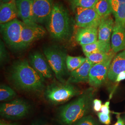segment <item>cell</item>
Returning <instances> with one entry per match:
<instances>
[{"mask_svg":"<svg viewBox=\"0 0 125 125\" xmlns=\"http://www.w3.org/2000/svg\"><path fill=\"white\" fill-rule=\"evenodd\" d=\"M93 109L95 112H99L101 110L102 106V101L99 99H95L93 101Z\"/></svg>","mask_w":125,"mask_h":125,"instance_id":"f546056e","label":"cell"},{"mask_svg":"<svg viewBox=\"0 0 125 125\" xmlns=\"http://www.w3.org/2000/svg\"><path fill=\"white\" fill-rule=\"evenodd\" d=\"M94 64L86 58L85 62L76 70L71 72L67 83H79L89 82V73Z\"/></svg>","mask_w":125,"mask_h":125,"instance_id":"9a60e30c","label":"cell"},{"mask_svg":"<svg viewBox=\"0 0 125 125\" xmlns=\"http://www.w3.org/2000/svg\"><path fill=\"white\" fill-rule=\"evenodd\" d=\"M72 7L74 9L76 8H94L99 0H69Z\"/></svg>","mask_w":125,"mask_h":125,"instance_id":"484cf974","label":"cell"},{"mask_svg":"<svg viewBox=\"0 0 125 125\" xmlns=\"http://www.w3.org/2000/svg\"><path fill=\"white\" fill-rule=\"evenodd\" d=\"M31 109L27 102L20 99L1 104L0 114L2 117L11 119H21L27 115Z\"/></svg>","mask_w":125,"mask_h":125,"instance_id":"52a82bcc","label":"cell"},{"mask_svg":"<svg viewBox=\"0 0 125 125\" xmlns=\"http://www.w3.org/2000/svg\"><path fill=\"white\" fill-rule=\"evenodd\" d=\"M18 17L26 25L34 23L32 19L31 0H15Z\"/></svg>","mask_w":125,"mask_h":125,"instance_id":"d6986e66","label":"cell"},{"mask_svg":"<svg viewBox=\"0 0 125 125\" xmlns=\"http://www.w3.org/2000/svg\"><path fill=\"white\" fill-rule=\"evenodd\" d=\"M124 71H125V50L116 55L112 60L107 78L111 81H115L117 76Z\"/></svg>","mask_w":125,"mask_h":125,"instance_id":"ac0fdd59","label":"cell"},{"mask_svg":"<svg viewBox=\"0 0 125 125\" xmlns=\"http://www.w3.org/2000/svg\"><path fill=\"white\" fill-rule=\"evenodd\" d=\"M8 57V54L7 51L5 48L4 43L3 42L0 41V63H2L6 60Z\"/></svg>","mask_w":125,"mask_h":125,"instance_id":"f1b7e54d","label":"cell"},{"mask_svg":"<svg viewBox=\"0 0 125 125\" xmlns=\"http://www.w3.org/2000/svg\"><path fill=\"white\" fill-rule=\"evenodd\" d=\"M18 17V10L15 0L9 2H1L0 5V23L9 22Z\"/></svg>","mask_w":125,"mask_h":125,"instance_id":"e0dca14e","label":"cell"},{"mask_svg":"<svg viewBox=\"0 0 125 125\" xmlns=\"http://www.w3.org/2000/svg\"><path fill=\"white\" fill-rule=\"evenodd\" d=\"M109 104L110 102L108 101L105 103L104 104L102 105L101 110V112L106 115H109L110 113V111L109 109Z\"/></svg>","mask_w":125,"mask_h":125,"instance_id":"4dcf8cb0","label":"cell"},{"mask_svg":"<svg viewBox=\"0 0 125 125\" xmlns=\"http://www.w3.org/2000/svg\"><path fill=\"white\" fill-rule=\"evenodd\" d=\"M114 125H125V122L122 118L119 117L116 123Z\"/></svg>","mask_w":125,"mask_h":125,"instance_id":"d6a6232c","label":"cell"},{"mask_svg":"<svg viewBox=\"0 0 125 125\" xmlns=\"http://www.w3.org/2000/svg\"><path fill=\"white\" fill-rule=\"evenodd\" d=\"M113 58L93 65L89 72V85L94 87H98L105 82Z\"/></svg>","mask_w":125,"mask_h":125,"instance_id":"8fae6325","label":"cell"},{"mask_svg":"<svg viewBox=\"0 0 125 125\" xmlns=\"http://www.w3.org/2000/svg\"><path fill=\"white\" fill-rule=\"evenodd\" d=\"M23 23L15 19L9 22L0 24V32L6 43L15 50H21V34Z\"/></svg>","mask_w":125,"mask_h":125,"instance_id":"8992f818","label":"cell"},{"mask_svg":"<svg viewBox=\"0 0 125 125\" xmlns=\"http://www.w3.org/2000/svg\"><path fill=\"white\" fill-rule=\"evenodd\" d=\"M86 60V57L84 58L82 56L73 57L67 55L66 61L67 70L71 72L76 70L83 65Z\"/></svg>","mask_w":125,"mask_h":125,"instance_id":"cb8c5ba5","label":"cell"},{"mask_svg":"<svg viewBox=\"0 0 125 125\" xmlns=\"http://www.w3.org/2000/svg\"><path fill=\"white\" fill-rule=\"evenodd\" d=\"M10 76L13 84L23 91L40 92L45 88V79L25 59L14 63Z\"/></svg>","mask_w":125,"mask_h":125,"instance_id":"6da1fadb","label":"cell"},{"mask_svg":"<svg viewBox=\"0 0 125 125\" xmlns=\"http://www.w3.org/2000/svg\"><path fill=\"white\" fill-rule=\"evenodd\" d=\"M43 52L50 66L60 82L65 83L64 77L67 72L65 50L57 45H51L44 48Z\"/></svg>","mask_w":125,"mask_h":125,"instance_id":"277c9868","label":"cell"},{"mask_svg":"<svg viewBox=\"0 0 125 125\" xmlns=\"http://www.w3.org/2000/svg\"><path fill=\"white\" fill-rule=\"evenodd\" d=\"M11 0H0L1 2H3V3H6V2H9L10 1H11Z\"/></svg>","mask_w":125,"mask_h":125,"instance_id":"d590c367","label":"cell"},{"mask_svg":"<svg viewBox=\"0 0 125 125\" xmlns=\"http://www.w3.org/2000/svg\"><path fill=\"white\" fill-rule=\"evenodd\" d=\"M32 125H48L46 124L43 123H40V122H36L35 123H33Z\"/></svg>","mask_w":125,"mask_h":125,"instance_id":"e575fe53","label":"cell"},{"mask_svg":"<svg viewBox=\"0 0 125 125\" xmlns=\"http://www.w3.org/2000/svg\"><path fill=\"white\" fill-rule=\"evenodd\" d=\"M74 10L77 27L98 28L102 18L94 8H76Z\"/></svg>","mask_w":125,"mask_h":125,"instance_id":"ba28073f","label":"cell"},{"mask_svg":"<svg viewBox=\"0 0 125 125\" xmlns=\"http://www.w3.org/2000/svg\"><path fill=\"white\" fill-rule=\"evenodd\" d=\"M46 33L45 29L39 24L26 25L23 23L21 34V50L27 48L34 41L42 38Z\"/></svg>","mask_w":125,"mask_h":125,"instance_id":"30bf717a","label":"cell"},{"mask_svg":"<svg viewBox=\"0 0 125 125\" xmlns=\"http://www.w3.org/2000/svg\"><path fill=\"white\" fill-rule=\"evenodd\" d=\"M73 125H98V124L92 116H86L81 118Z\"/></svg>","mask_w":125,"mask_h":125,"instance_id":"4316f807","label":"cell"},{"mask_svg":"<svg viewBox=\"0 0 125 125\" xmlns=\"http://www.w3.org/2000/svg\"><path fill=\"white\" fill-rule=\"evenodd\" d=\"M115 24L111 15L102 18L98 28V40L107 43H111L112 32Z\"/></svg>","mask_w":125,"mask_h":125,"instance_id":"2e32d148","label":"cell"},{"mask_svg":"<svg viewBox=\"0 0 125 125\" xmlns=\"http://www.w3.org/2000/svg\"><path fill=\"white\" fill-rule=\"evenodd\" d=\"M93 98L91 91H87L74 101L60 108L58 117L63 125H74L84 117L89 109Z\"/></svg>","mask_w":125,"mask_h":125,"instance_id":"3957f363","label":"cell"},{"mask_svg":"<svg viewBox=\"0 0 125 125\" xmlns=\"http://www.w3.org/2000/svg\"><path fill=\"white\" fill-rule=\"evenodd\" d=\"M82 48L85 55L98 52H108L111 51V43H105L100 40L89 45H82Z\"/></svg>","mask_w":125,"mask_h":125,"instance_id":"44dd1931","label":"cell"},{"mask_svg":"<svg viewBox=\"0 0 125 125\" xmlns=\"http://www.w3.org/2000/svg\"><path fill=\"white\" fill-rule=\"evenodd\" d=\"M52 0H31L32 19L34 23L44 24L53 8Z\"/></svg>","mask_w":125,"mask_h":125,"instance_id":"9c48e42d","label":"cell"},{"mask_svg":"<svg viewBox=\"0 0 125 125\" xmlns=\"http://www.w3.org/2000/svg\"><path fill=\"white\" fill-rule=\"evenodd\" d=\"M116 0H99L94 9L101 18L111 15L115 9Z\"/></svg>","mask_w":125,"mask_h":125,"instance_id":"ffe728a7","label":"cell"},{"mask_svg":"<svg viewBox=\"0 0 125 125\" xmlns=\"http://www.w3.org/2000/svg\"><path fill=\"white\" fill-rule=\"evenodd\" d=\"M16 95V92L8 85L1 84L0 86V101L8 102L12 100Z\"/></svg>","mask_w":125,"mask_h":125,"instance_id":"d4e9b609","label":"cell"},{"mask_svg":"<svg viewBox=\"0 0 125 125\" xmlns=\"http://www.w3.org/2000/svg\"><path fill=\"white\" fill-rule=\"evenodd\" d=\"M0 125H18V124L15 123H8L4 121L1 120L0 121Z\"/></svg>","mask_w":125,"mask_h":125,"instance_id":"836d02e7","label":"cell"},{"mask_svg":"<svg viewBox=\"0 0 125 125\" xmlns=\"http://www.w3.org/2000/svg\"><path fill=\"white\" fill-rule=\"evenodd\" d=\"M125 79V71L121 72L117 76L115 82L119 83Z\"/></svg>","mask_w":125,"mask_h":125,"instance_id":"1f68e13d","label":"cell"},{"mask_svg":"<svg viewBox=\"0 0 125 125\" xmlns=\"http://www.w3.org/2000/svg\"><path fill=\"white\" fill-rule=\"evenodd\" d=\"M124 120H125V119H124Z\"/></svg>","mask_w":125,"mask_h":125,"instance_id":"8d00e7d4","label":"cell"},{"mask_svg":"<svg viewBox=\"0 0 125 125\" xmlns=\"http://www.w3.org/2000/svg\"><path fill=\"white\" fill-rule=\"evenodd\" d=\"M76 41L81 46L89 45L98 40V28H78L76 30Z\"/></svg>","mask_w":125,"mask_h":125,"instance_id":"5bb4252c","label":"cell"},{"mask_svg":"<svg viewBox=\"0 0 125 125\" xmlns=\"http://www.w3.org/2000/svg\"><path fill=\"white\" fill-rule=\"evenodd\" d=\"M81 91L68 83H53L49 85L45 91V99L53 104L65 103L75 96L80 94Z\"/></svg>","mask_w":125,"mask_h":125,"instance_id":"5b68a950","label":"cell"},{"mask_svg":"<svg viewBox=\"0 0 125 125\" xmlns=\"http://www.w3.org/2000/svg\"><path fill=\"white\" fill-rule=\"evenodd\" d=\"M46 28L50 35L57 40H66L71 35L72 26L69 14L62 5L56 3L47 21Z\"/></svg>","mask_w":125,"mask_h":125,"instance_id":"7a4b0ae2","label":"cell"},{"mask_svg":"<svg viewBox=\"0 0 125 125\" xmlns=\"http://www.w3.org/2000/svg\"><path fill=\"white\" fill-rule=\"evenodd\" d=\"M97 115L100 122L105 125H109L111 123V117L109 115H106L102 112H99Z\"/></svg>","mask_w":125,"mask_h":125,"instance_id":"83f0119b","label":"cell"},{"mask_svg":"<svg viewBox=\"0 0 125 125\" xmlns=\"http://www.w3.org/2000/svg\"><path fill=\"white\" fill-rule=\"evenodd\" d=\"M111 50L115 53L125 50V22L115 21L111 39Z\"/></svg>","mask_w":125,"mask_h":125,"instance_id":"4fadbf2b","label":"cell"},{"mask_svg":"<svg viewBox=\"0 0 125 125\" xmlns=\"http://www.w3.org/2000/svg\"><path fill=\"white\" fill-rule=\"evenodd\" d=\"M30 63L37 73L44 79H50L52 76L51 68L45 56L39 51H35L29 56Z\"/></svg>","mask_w":125,"mask_h":125,"instance_id":"7c38bea8","label":"cell"},{"mask_svg":"<svg viewBox=\"0 0 125 125\" xmlns=\"http://www.w3.org/2000/svg\"><path fill=\"white\" fill-rule=\"evenodd\" d=\"M115 21L125 22V0H116V5L114 10Z\"/></svg>","mask_w":125,"mask_h":125,"instance_id":"603a6c76","label":"cell"},{"mask_svg":"<svg viewBox=\"0 0 125 125\" xmlns=\"http://www.w3.org/2000/svg\"><path fill=\"white\" fill-rule=\"evenodd\" d=\"M115 53L111 50L109 52H98L85 55L86 58L94 64L103 62L110 59L114 58Z\"/></svg>","mask_w":125,"mask_h":125,"instance_id":"7402d4cb","label":"cell"}]
</instances>
